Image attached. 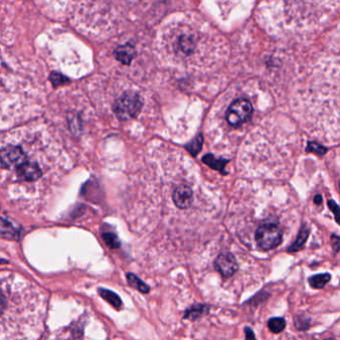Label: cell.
<instances>
[{"label":"cell","instance_id":"cell-1","mask_svg":"<svg viewBox=\"0 0 340 340\" xmlns=\"http://www.w3.org/2000/svg\"><path fill=\"white\" fill-rule=\"evenodd\" d=\"M43 291L15 276H0V340H37L44 327Z\"/></svg>","mask_w":340,"mask_h":340},{"label":"cell","instance_id":"cell-2","mask_svg":"<svg viewBox=\"0 0 340 340\" xmlns=\"http://www.w3.org/2000/svg\"><path fill=\"white\" fill-rule=\"evenodd\" d=\"M144 103L134 92L124 93L113 104V113L120 120H129L141 113Z\"/></svg>","mask_w":340,"mask_h":340},{"label":"cell","instance_id":"cell-3","mask_svg":"<svg viewBox=\"0 0 340 340\" xmlns=\"http://www.w3.org/2000/svg\"><path fill=\"white\" fill-rule=\"evenodd\" d=\"M283 240V234L275 224H264L259 227L256 232V241L260 249L268 251L277 248Z\"/></svg>","mask_w":340,"mask_h":340},{"label":"cell","instance_id":"cell-4","mask_svg":"<svg viewBox=\"0 0 340 340\" xmlns=\"http://www.w3.org/2000/svg\"><path fill=\"white\" fill-rule=\"evenodd\" d=\"M253 113V106L246 99H238L231 104L226 113L228 123L234 127L246 122Z\"/></svg>","mask_w":340,"mask_h":340},{"label":"cell","instance_id":"cell-5","mask_svg":"<svg viewBox=\"0 0 340 340\" xmlns=\"http://www.w3.org/2000/svg\"><path fill=\"white\" fill-rule=\"evenodd\" d=\"M26 161L27 155L20 147L8 146L0 150V162L6 168H18Z\"/></svg>","mask_w":340,"mask_h":340},{"label":"cell","instance_id":"cell-6","mask_svg":"<svg viewBox=\"0 0 340 340\" xmlns=\"http://www.w3.org/2000/svg\"><path fill=\"white\" fill-rule=\"evenodd\" d=\"M215 268L224 277L230 278L238 270V263L236 258L231 253H222L220 254L215 262Z\"/></svg>","mask_w":340,"mask_h":340},{"label":"cell","instance_id":"cell-7","mask_svg":"<svg viewBox=\"0 0 340 340\" xmlns=\"http://www.w3.org/2000/svg\"><path fill=\"white\" fill-rule=\"evenodd\" d=\"M172 198L178 208L187 209L193 202V191L188 185L181 184L174 189Z\"/></svg>","mask_w":340,"mask_h":340},{"label":"cell","instance_id":"cell-8","mask_svg":"<svg viewBox=\"0 0 340 340\" xmlns=\"http://www.w3.org/2000/svg\"><path fill=\"white\" fill-rule=\"evenodd\" d=\"M17 176L23 181H35L42 176V171L37 163L27 160L17 168Z\"/></svg>","mask_w":340,"mask_h":340},{"label":"cell","instance_id":"cell-9","mask_svg":"<svg viewBox=\"0 0 340 340\" xmlns=\"http://www.w3.org/2000/svg\"><path fill=\"white\" fill-rule=\"evenodd\" d=\"M135 55V51H134V48L128 44L126 45H123V46H119L115 51H114V56L115 58L125 64V65H128L130 64V62L132 61L133 57Z\"/></svg>","mask_w":340,"mask_h":340},{"label":"cell","instance_id":"cell-10","mask_svg":"<svg viewBox=\"0 0 340 340\" xmlns=\"http://www.w3.org/2000/svg\"><path fill=\"white\" fill-rule=\"evenodd\" d=\"M209 312V306L206 304H194L191 307L186 309L183 318L184 319H190V320H197L204 316L205 314H208Z\"/></svg>","mask_w":340,"mask_h":340},{"label":"cell","instance_id":"cell-11","mask_svg":"<svg viewBox=\"0 0 340 340\" xmlns=\"http://www.w3.org/2000/svg\"><path fill=\"white\" fill-rule=\"evenodd\" d=\"M98 293L101 296V298H103L106 302H109L115 309L119 310L121 308L122 302H121L119 296L116 295L115 293H113V291L107 290V289H104V288H100L98 290Z\"/></svg>","mask_w":340,"mask_h":340},{"label":"cell","instance_id":"cell-12","mask_svg":"<svg viewBox=\"0 0 340 340\" xmlns=\"http://www.w3.org/2000/svg\"><path fill=\"white\" fill-rule=\"evenodd\" d=\"M126 280H127L128 285L131 288L138 290L142 294H149L150 293L151 288L144 281H142L138 276H135L134 274L127 273L126 274Z\"/></svg>","mask_w":340,"mask_h":340},{"label":"cell","instance_id":"cell-13","mask_svg":"<svg viewBox=\"0 0 340 340\" xmlns=\"http://www.w3.org/2000/svg\"><path fill=\"white\" fill-rule=\"evenodd\" d=\"M203 162L205 164H207L208 166H210L211 168L220 171L222 174H226L225 170V166L228 163V160H224V159H220V158H216L214 155L212 154H207L203 157Z\"/></svg>","mask_w":340,"mask_h":340},{"label":"cell","instance_id":"cell-14","mask_svg":"<svg viewBox=\"0 0 340 340\" xmlns=\"http://www.w3.org/2000/svg\"><path fill=\"white\" fill-rule=\"evenodd\" d=\"M176 47L178 48L179 52L189 55L193 52V50L195 48V42L191 36L183 35L178 39V41L176 43Z\"/></svg>","mask_w":340,"mask_h":340},{"label":"cell","instance_id":"cell-15","mask_svg":"<svg viewBox=\"0 0 340 340\" xmlns=\"http://www.w3.org/2000/svg\"><path fill=\"white\" fill-rule=\"evenodd\" d=\"M330 275L329 274H320L315 275L309 278L308 283L309 285L314 289H322L324 288L330 281Z\"/></svg>","mask_w":340,"mask_h":340},{"label":"cell","instance_id":"cell-16","mask_svg":"<svg viewBox=\"0 0 340 340\" xmlns=\"http://www.w3.org/2000/svg\"><path fill=\"white\" fill-rule=\"evenodd\" d=\"M286 320L283 317H273L267 321L268 329L273 333H281L286 328Z\"/></svg>","mask_w":340,"mask_h":340},{"label":"cell","instance_id":"cell-17","mask_svg":"<svg viewBox=\"0 0 340 340\" xmlns=\"http://www.w3.org/2000/svg\"><path fill=\"white\" fill-rule=\"evenodd\" d=\"M307 237H308V230L307 228L303 227L301 229L299 235H298V238L296 240V242L289 248V251L290 252H297V251H300L303 247L305 241L307 240Z\"/></svg>","mask_w":340,"mask_h":340},{"label":"cell","instance_id":"cell-18","mask_svg":"<svg viewBox=\"0 0 340 340\" xmlns=\"http://www.w3.org/2000/svg\"><path fill=\"white\" fill-rule=\"evenodd\" d=\"M102 237L106 245L111 249H117L120 247V242L118 237L113 232H103Z\"/></svg>","mask_w":340,"mask_h":340},{"label":"cell","instance_id":"cell-19","mask_svg":"<svg viewBox=\"0 0 340 340\" xmlns=\"http://www.w3.org/2000/svg\"><path fill=\"white\" fill-rule=\"evenodd\" d=\"M0 234L15 238L18 235V231L13 227L12 224H10L8 221L0 217Z\"/></svg>","mask_w":340,"mask_h":340},{"label":"cell","instance_id":"cell-20","mask_svg":"<svg viewBox=\"0 0 340 340\" xmlns=\"http://www.w3.org/2000/svg\"><path fill=\"white\" fill-rule=\"evenodd\" d=\"M202 145H203V135L199 134L185 148L192 155H197L202 149Z\"/></svg>","mask_w":340,"mask_h":340},{"label":"cell","instance_id":"cell-21","mask_svg":"<svg viewBox=\"0 0 340 340\" xmlns=\"http://www.w3.org/2000/svg\"><path fill=\"white\" fill-rule=\"evenodd\" d=\"M306 151H309V152H315L319 155H322L326 152V149L323 148L322 146L320 145H317V144H314V143H309L307 145V148H306Z\"/></svg>","mask_w":340,"mask_h":340},{"label":"cell","instance_id":"cell-22","mask_svg":"<svg viewBox=\"0 0 340 340\" xmlns=\"http://www.w3.org/2000/svg\"><path fill=\"white\" fill-rule=\"evenodd\" d=\"M51 81L53 82L54 86H59V85H63V84H65V83H67V82H68V79H67L66 77L61 75V74L55 73V74H53V75L51 76Z\"/></svg>","mask_w":340,"mask_h":340},{"label":"cell","instance_id":"cell-23","mask_svg":"<svg viewBox=\"0 0 340 340\" xmlns=\"http://www.w3.org/2000/svg\"><path fill=\"white\" fill-rule=\"evenodd\" d=\"M328 206L330 208V210L335 214V218H336V221L338 222V224L340 225V209L338 207V205L334 202V201H329L328 202Z\"/></svg>","mask_w":340,"mask_h":340},{"label":"cell","instance_id":"cell-24","mask_svg":"<svg viewBox=\"0 0 340 340\" xmlns=\"http://www.w3.org/2000/svg\"><path fill=\"white\" fill-rule=\"evenodd\" d=\"M244 331H245V335H246V340H257L256 339V336H255V333H254V331L251 327L246 326Z\"/></svg>","mask_w":340,"mask_h":340},{"label":"cell","instance_id":"cell-25","mask_svg":"<svg viewBox=\"0 0 340 340\" xmlns=\"http://www.w3.org/2000/svg\"><path fill=\"white\" fill-rule=\"evenodd\" d=\"M332 248L337 253L340 250V238L337 236H332Z\"/></svg>","mask_w":340,"mask_h":340},{"label":"cell","instance_id":"cell-26","mask_svg":"<svg viewBox=\"0 0 340 340\" xmlns=\"http://www.w3.org/2000/svg\"><path fill=\"white\" fill-rule=\"evenodd\" d=\"M321 200H322V198H321L320 195H316V196L314 197V203H315V204H320V203H321Z\"/></svg>","mask_w":340,"mask_h":340},{"label":"cell","instance_id":"cell-27","mask_svg":"<svg viewBox=\"0 0 340 340\" xmlns=\"http://www.w3.org/2000/svg\"><path fill=\"white\" fill-rule=\"evenodd\" d=\"M325 340H334V339H325Z\"/></svg>","mask_w":340,"mask_h":340},{"label":"cell","instance_id":"cell-28","mask_svg":"<svg viewBox=\"0 0 340 340\" xmlns=\"http://www.w3.org/2000/svg\"><path fill=\"white\" fill-rule=\"evenodd\" d=\"M339 188H340V182H339Z\"/></svg>","mask_w":340,"mask_h":340}]
</instances>
